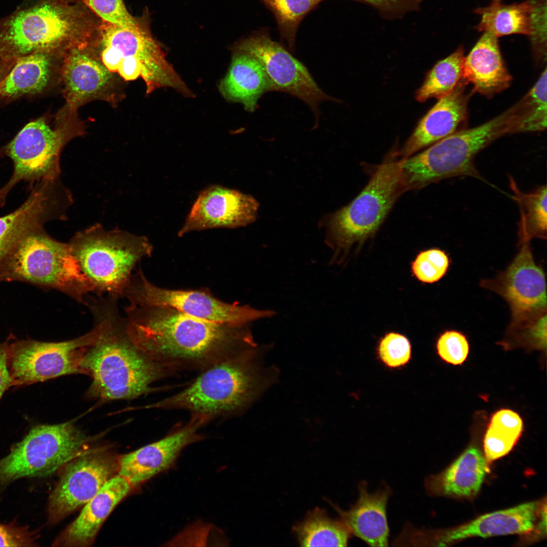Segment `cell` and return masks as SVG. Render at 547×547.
Masks as SVG:
<instances>
[{"instance_id": "d590c367", "label": "cell", "mask_w": 547, "mask_h": 547, "mask_svg": "<svg viewBox=\"0 0 547 547\" xmlns=\"http://www.w3.org/2000/svg\"><path fill=\"white\" fill-rule=\"evenodd\" d=\"M546 312L524 321L512 323L500 343L506 350L523 348L545 351L546 348Z\"/></svg>"}, {"instance_id": "4dcf8cb0", "label": "cell", "mask_w": 547, "mask_h": 547, "mask_svg": "<svg viewBox=\"0 0 547 547\" xmlns=\"http://www.w3.org/2000/svg\"><path fill=\"white\" fill-rule=\"evenodd\" d=\"M523 422L518 413L501 409L491 416L483 439L484 455L492 462L508 454L521 437Z\"/></svg>"}, {"instance_id": "603a6c76", "label": "cell", "mask_w": 547, "mask_h": 547, "mask_svg": "<svg viewBox=\"0 0 547 547\" xmlns=\"http://www.w3.org/2000/svg\"><path fill=\"white\" fill-rule=\"evenodd\" d=\"M488 471L484 453L472 444L445 470L427 477L424 487L429 495L471 498L479 492Z\"/></svg>"}, {"instance_id": "74e56055", "label": "cell", "mask_w": 547, "mask_h": 547, "mask_svg": "<svg viewBox=\"0 0 547 547\" xmlns=\"http://www.w3.org/2000/svg\"><path fill=\"white\" fill-rule=\"evenodd\" d=\"M449 265V259L445 252L431 249L420 252L412 263L411 268L419 281L431 284L444 277Z\"/></svg>"}, {"instance_id": "5b68a950", "label": "cell", "mask_w": 547, "mask_h": 547, "mask_svg": "<svg viewBox=\"0 0 547 547\" xmlns=\"http://www.w3.org/2000/svg\"><path fill=\"white\" fill-rule=\"evenodd\" d=\"M2 282H20L55 289L84 303L85 296L94 292L69 244L53 239L43 227L26 235L0 261Z\"/></svg>"}, {"instance_id": "52a82bcc", "label": "cell", "mask_w": 547, "mask_h": 547, "mask_svg": "<svg viewBox=\"0 0 547 547\" xmlns=\"http://www.w3.org/2000/svg\"><path fill=\"white\" fill-rule=\"evenodd\" d=\"M405 190L402 160H388L379 166L350 203L324 216L321 224L325 228V243L334 252V257L373 235Z\"/></svg>"}, {"instance_id": "277c9868", "label": "cell", "mask_w": 547, "mask_h": 547, "mask_svg": "<svg viewBox=\"0 0 547 547\" xmlns=\"http://www.w3.org/2000/svg\"><path fill=\"white\" fill-rule=\"evenodd\" d=\"M93 28L76 8L58 0H39L0 20V54L11 57L52 54L81 47Z\"/></svg>"}, {"instance_id": "f1b7e54d", "label": "cell", "mask_w": 547, "mask_h": 547, "mask_svg": "<svg viewBox=\"0 0 547 547\" xmlns=\"http://www.w3.org/2000/svg\"><path fill=\"white\" fill-rule=\"evenodd\" d=\"M51 54L37 52L16 58L0 85V95L8 98L43 91L51 75Z\"/></svg>"}, {"instance_id": "8d00e7d4", "label": "cell", "mask_w": 547, "mask_h": 547, "mask_svg": "<svg viewBox=\"0 0 547 547\" xmlns=\"http://www.w3.org/2000/svg\"><path fill=\"white\" fill-rule=\"evenodd\" d=\"M102 21L124 28L136 30L145 25L133 17L123 0H82Z\"/></svg>"}, {"instance_id": "ab89813d", "label": "cell", "mask_w": 547, "mask_h": 547, "mask_svg": "<svg viewBox=\"0 0 547 547\" xmlns=\"http://www.w3.org/2000/svg\"><path fill=\"white\" fill-rule=\"evenodd\" d=\"M436 347L441 359L453 365H461L469 353V343L464 335L455 330H448L439 337Z\"/></svg>"}, {"instance_id": "d6986e66", "label": "cell", "mask_w": 547, "mask_h": 547, "mask_svg": "<svg viewBox=\"0 0 547 547\" xmlns=\"http://www.w3.org/2000/svg\"><path fill=\"white\" fill-rule=\"evenodd\" d=\"M30 188L20 207L0 217V261L28 233L48 221L62 218L65 190L57 178L36 182Z\"/></svg>"}, {"instance_id": "ffe728a7", "label": "cell", "mask_w": 547, "mask_h": 547, "mask_svg": "<svg viewBox=\"0 0 547 547\" xmlns=\"http://www.w3.org/2000/svg\"><path fill=\"white\" fill-rule=\"evenodd\" d=\"M210 420L205 416L192 414L181 428L122 456L119 458L118 475L136 486L169 469L184 448L203 438L199 431Z\"/></svg>"}, {"instance_id": "4316f807", "label": "cell", "mask_w": 547, "mask_h": 547, "mask_svg": "<svg viewBox=\"0 0 547 547\" xmlns=\"http://www.w3.org/2000/svg\"><path fill=\"white\" fill-rule=\"evenodd\" d=\"M80 48L70 49L61 69L65 95L70 107L98 93L111 78V72L101 62Z\"/></svg>"}, {"instance_id": "2e32d148", "label": "cell", "mask_w": 547, "mask_h": 547, "mask_svg": "<svg viewBox=\"0 0 547 547\" xmlns=\"http://www.w3.org/2000/svg\"><path fill=\"white\" fill-rule=\"evenodd\" d=\"M507 268L495 278L481 285L501 296L511 309L515 323L546 312L545 277L535 263L529 242L522 244Z\"/></svg>"}, {"instance_id": "8992f818", "label": "cell", "mask_w": 547, "mask_h": 547, "mask_svg": "<svg viewBox=\"0 0 547 547\" xmlns=\"http://www.w3.org/2000/svg\"><path fill=\"white\" fill-rule=\"evenodd\" d=\"M69 245L94 292L116 299L123 296L136 265L153 251L145 236L107 230L99 224L77 232Z\"/></svg>"}, {"instance_id": "ee69618b", "label": "cell", "mask_w": 547, "mask_h": 547, "mask_svg": "<svg viewBox=\"0 0 547 547\" xmlns=\"http://www.w3.org/2000/svg\"><path fill=\"white\" fill-rule=\"evenodd\" d=\"M535 529L540 536H545L546 534V502L545 499L542 503L539 518Z\"/></svg>"}, {"instance_id": "5bb4252c", "label": "cell", "mask_w": 547, "mask_h": 547, "mask_svg": "<svg viewBox=\"0 0 547 547\" xmlns=\"http://www.w3.org/2000/svg\"><path fill=\"white\" fill-rule=\"evenodd\" d=\"M234 51L256 58L264 70L271 91L289 94L306 103L319 118V105L333 100L318 86L307 68L281 45L273 41L267 31L259 30L238 42Z\"/></svg>"}, {"instance_id": "7402d4cb", "label": "cell", "mask_w": 547, "mask_h": 547, "mask_svg": "<svg viewBox=\"0 0 547 547\" xmlns=\"http://www.w3.org/2000/svg\"><path fill=\"white\" fill-rule=\"evenodd\" d=\"M464 85L459 82L420 120L399 153L402 159L453 133L467 113L468 98Z\"/></svg>"}, {"instance_id": "ba28073f", "label": "cell", "mask_w": 547, "mask_h": 547, "mask_svg": "<svg viewBox=\"0 0 547 547\" xmlns=\"http://www.w3.org/2000/svg\"><path fill=\"white\" fill-rule=\"evenodd\" d=\"M98 28L100 62L110 72L118 73L126 81L140 77L147 94L169 87L185 96H193L145 25L131 30L102 21Z\"/></svg>"}, {"instance_id": "6da1fadb", "label": "cell", "mask_w": 547, "mask_h": 547, "mask_svg": "<svg viewBox=\"0 0 547 547\" xmlns=\"http://www.w3.org/2000/svg\"><path fill=\"white\" fill-rule=\"evenodd\" d=\"M126 313L131 340L169 371L203 370L257 346L249 324L207 321L164 306L130 304Z\"/></svg>"}, {"instance_id": "7c38bea8", "label": "cell", "mask_w": 547, "mask_h": 547, "mask_svg": "<svg viewBox=\"0 0 547 547\" xmlns=\"http://www.w3.org/2000/svg\"><path fill=\"white\" fill-rule=\"evenodd\" d=\"M93 329L75 339L61 342H45L29 338L8 337V363L12 387H19L59 376L84 373L83 358L100 331Z\"/></svg>"}, {"instance_id": "e0dca14e", "label": "cell", "mask_w": 547, "mask_h": 547, "mask_svg": "<svg viewBox=\"0 0 547 547\" xmlns=\"http://www.w3.org/2000/svg\"><path fill=\"white\" fill-rule=\"evenodd\" d=\"M542 502L534 501L482 515L456 527L442 530L415 528L412 534L415 546H446L473 537L528 533L535 529Z\"/></svg>"}, {"instance_id": "d4e9b609", "label": "cell", "mask_w": 547, "mask_h": 547, "mask_svg": "<svg viewBox=\"0 0 547 547\" xmlns=\"http://www.w3.org/2000/svg\"><path fill=\"white\" fill-rule=\"evenodd\" d=\"M497 37L484 31L468 55L464 57L462 79L475 91L487 96L499 92L510 85L512 77L500 51Z\"/></svg>"}, {"instance_id": "44dd1931", "label": "cell", "mask_w": 547, "mask_h": 547, "mask_svg": "<svg viewBox=\"0 0 547 547\" xmlns=\"http://www.w3.org/2000/svg\"><path fill=\"white\" fill-rule=\"evenodd\" d=\"M131 487L126 479L119 475L110 478L84 505L78 517L55 540L53 545H89L104 521L130 491Z\"/></svg>"}, {"instance_id": "bcb514c9", "label": "cell", "mask_w": 547, "mask_h": 547, "mask_svg": "<svg viewBox=\"0 0 547 547\" xmlns=\"http://www.w3.org/2000/svg\"><path fill=\"white\" fill-rule=\"evenodd\" d=\"M58 1L61 2L63 3L68 4L69 3L73 2L79 1V0H58ZM80 1H82V0H80Z\"/></svg>"}, {"instance_id": "7bdbcfd3", "label": "cell", "mask_w": 547, "mask_h": 547, "mask_svg": "<svg viewBox=\"0 0 547 547\" xmlns=\"http://www.w3.org/2000/svg\"><path fill=\"white\" fill-rule=\"evenodd\" d=\"M8 341H0V400L4 393L12 387L8 363Z\"/></svg>"}, {"instance_id": "cb8c5ba5", "label": "cell", "mask_w": 547, "mask_h": 547, "mask_svg": "<svg viewBox=\"0 0 547 547\" xmlns=\"http://www.w3.org/2000/svg\"><path fill=\"white\" fill-rule=\"evenodd\" d=\"M367 486L365 482L360 483L358 499L350 509L337 511L352 534L371 546H388L386 505L391 490L385 485L374 493H370Z\"/></svg>"}, {"instance_id": "f6af8a7d", "label": "cell", "mask_w": 547, "mask_h": 547, "mask_svg": "<svg viewBox=\"0 0 547 547\" xmlns=\"http://www.w3.org/2000/svg\"><path fill=\"white\" fill-rule=\"evenodd\" d=\"M16 58L0 54V85L13 66Z\"/></svg>"}, {"instance_id": "ac0fdd59", "label": "cell", "mask_w": 547, "mask_h": 547, "mask_svg": "<svg viewBox=\"0 0 547 547\" xmlns=\"http://www.w3.org/2000/svg\"><path fill=\"white\" fill-rule=\"evenodd\" d=\"M259 203L252 196L220 185L201 191L177 235L216 228L247 226L257 219Z\"/></svg>"}, {"instance_id": "b9f144b4", "label": "cell", "mask_w": 547, "mask_h": 547, "mask_svg": "<svg viewBox=\"0 0 547 547\" xmlns=\"http://www.w3.org/2000/svg\"><path fill=\"white\" fill-rule=\"evenodd\" d=\"M376 7L382 12L398 14L414 10L421 0H360Z\"/></svg>"}, {"instance_id": "484cf974", "label": "cell", "mask_w": 547, "mask_h": 547, "mask_svg": "<svg viewBox=\"0 0 547 547\" xmlns=\"http://www.w3.org/2000/svg\"><path fill=\"white\" fill-rule=\"evenodd\" d=\"M219 89L228 101L242 104L246 110L253 112L259 99L271 91L269 79L260 62L251 55L234 51L231 64Z\"/></svg>"}, {"instance_id": "60d3db41", "label": "cell", "mask_w": 547, "mask_h": 547, "mask_svg": "<svg viewBox=\"0 0 547 547\" xmlns=\"http://www.w3.org/2000/svg\"><path fill=\"white\" fill-rule=\"evenodd\" d=\"M38 534L28 526L0 523V546H36Z\"/></svg>"}, {"instance_id": "83f0119b", "label": "cell", "mask_w": 547, "mask_h": 547, "mask_svg": "<svg viewBox=\"0 0 547 547\" xmlns=\"http://www.w3.org/2000/svg\"><path fill=\"white\" fill-rule=\"evenodd\" d=\"M542 10L543 7L531 1L512 5L494 4L478 10L482 19L477 28L497 37L512 34L534 36L541 25Z\"/></svg>"}, {"instance_id": "4fadbf2b", "label": "cell", "mask_w": 547, "mask_h": 547, "mask_svg": "<svg viewBox=\"0 0 547 547\" xmlns=\"http://www.w3.org/2000/svg\"><path fill=\"white\" fill-rule=\"evenodd\" d=\"M65 137L53 130L44 119L27 124L0 150V157H7L13 164V172L7 183L0 188V205L3 206L11 190L25 181L32 187L44 180L58 178L60 154Z\"/></svg>"}, {"instance_id": "8fae6325", "label": "cell", "mask_w": 547, "mask_h": 547, "mask_svg": "<svg viewBox=\"0 0 547 547\" xmlns=\"http://www.w3.org/2000/svg\"><path fill=\"white\" fill-rule=\"evenodd\" d=\"M123 296L131 305L167 307L201 319L236 325L250 324L276 314L272 310L224 302L207 290L161 287L149 281L141 269L132 274Z\"/></svg>"}, {"instance_id": "9a60e30c", "label": "cell", "mask_w": 547, "mask_h": 547, "mask_svg": "<svg viewBox=\"0 0 547 547\" xmlns=\"http://www.w3.org/2000/svg\"><path fill=\"white\" fill-rule=\"evenodd\" d=\"M119 459L97 450H88L62 467L48 502V519L55 524L84 506L118 470Z\"/></svg>"}, {"instance_id": "1f68e13d", "label": "cell", "mask_w": 547, "mask_h": 547, "mask_svg": "<svg viewBox=\"0 0 547 547\" xmlns=\"http://www.w3.org/2000/svg\"><path fill=\"white\" fill-rule=\"evenodd\" d=\"M464 57L463 49L460 47L438 62L416 91V100L423 102L432 98L440 99L452 91L462 79Z\"/></svg>"}, {"instance_id": "7a4b0ae2", "label": "cell", "mask_w": 547, "mask_h": 547, "mask_svg": "<svg viewBox=\"0 0 547 547\" xmlns=\"http://www.w3.org/2000/svg\"><path fill=\"white\" fill-rule=\"evenodd\" d=\"M92 302L99 325L95 341L83 358L84 373L92 378L91 390L104 400L127 399L150 392L151 384L169 372L140 349L126 330L112 297Z\"/></svg>"}, {"instance_id": "d6a6232c", "label": "cell", "mask_w": 547, "mask_h": 547, "mask_svg": "<svg viewBox=\"0 0 547 547\" xmlns=\"http://www.w3.org/2000/svg\"><path fill=\"white\" fill-rule=\"evenodd\" d=\"M512 109V132L539 131L545 129L546 67L531 89Z\"/></svg>"}, {"instance_id": "9c48e42d", "label": "cell", "mask_w": 547, "mask_h": 547, "mask_svg": "<svg viewBox=\"0 0 547 547\" xmlns=\"http://www.w3.org/2000/svg\"><path fill=\"white\" fill-rule=\"evenodd\" d=\"M508 110L476 127L453 133L421 152L402 159L406 189L421 187L444 178L474 174L476 155L491 142L510 133Z\"/></svg>"}, {"instance_id": "30bf717a", "label": "cell", "mask_w": 547, "mask_h": 547, "mask_svg": "<svg viewBox=\"0 0 547 547\" xmlns=\"http://www.w3.org/2000/svg\"><path fill=\"white\" fill-rule=\"evenodd\" d=\"M89 442L72 421L33 426L0 459V494L18 480L52 475L86 452Z\"/></svg>"}, {"instance_id": "836d02e7", "label": "cell", "mask_w": 547, "mask_h": 547, "mask_svg": "<svg viewBox=\"0 0 547 547\" xmlns=\"http://www.w3.org/2000/svg\"><path fill=\"white\" fill-rule=\"evenodd\" d=\"M515 199L519 204L521 221L520 244L529 242L533 238L546 239L547 226V192L546 187L524 193L513 186Z\"/></svg>"}, {"instance_id": "3957f363", "label": "cell", "mask_w": 547, "mask_h": 547, "mask_svg": "<svg viewBox=\"0 0 547 547\" xmlns=\"http://www.w3.org/2000/svg\"><path fill=\"white\" fill-rule=\"evenodd\" d=\"M256 352L255 348L208 366L185 389L150 407L185 410L210 419L239 412L267 384Z\"/></svg>"}, {"instance_id": "e575fe53", "label": "cell", "mask_w": 547, "mask_h": 547, "mask_svg": "<svg viewBox=\"0 0 547 547\" xmlns=\"http://www.w3.org/2000/svg\"><path fill=\"white\" fill-rule=\"evenodd\" d=\"M272 12L282 39L294 49L298 27L305 15L323 0H261Z\"/></svg>"}, {"instance_id": "f35d334b", "label": "cell", "mask_w": 547, "mask_h": 547, "mask_svg": "<svg viewBox=\"0 0 547 547\" xmlns=\"http://www.w3.org/2000/svg\"><path fill=\"white\" fill-rule=\"evenodd\" d=\"M378 355L380 360L390 368H397L410 360L411 347L409 340L399 333H387L379 341Z\"/></svg>"}, {"instance_id": "f546056e", "label": "cell", "mask_w": 547, "mask_h": 547, "mask_svg": "<svg viewBox=\"0 0 547 547\" xmlns=\"http://www.w3.org/2000/svg\"><path fill=\"white\" fill-rule=\"evenodd\" d=\"M295 532L301 546H347L352 535L341 520L329 517L325 511L316 509L295 527Z\"/></svg>"}]
</instances>
